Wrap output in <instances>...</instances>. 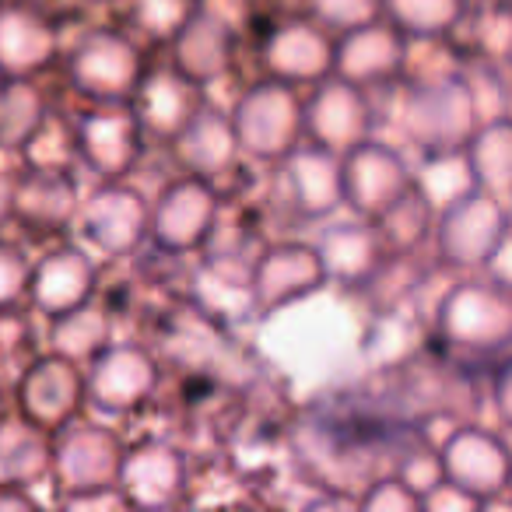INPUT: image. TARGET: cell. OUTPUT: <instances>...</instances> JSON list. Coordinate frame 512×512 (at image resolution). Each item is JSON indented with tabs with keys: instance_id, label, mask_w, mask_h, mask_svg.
I'll return each instance as SVG.
<instances>
[{
	"instance_id": "1",
	"label": "cell",
	"mask_w": 512,
	"mask_h": 512,
	"mask_svg": "<svg viewBox=\"0 0 512 512\" xmlns=\"http://www.w3.org/2000/svg\"><path fill=\"white\" fill-rule=\"evenodd\" d=\"M393 8H397V15L407 18V22L435 25V22H449L460 4H456V0H393Z\"/></svg>"
},
{
	"instance_id": "2",
	"label": "cell",
	"mask_w": 512,
	"mask_h": 512,
	"mask_svg": "<svg viewBox=\"0 0 512 512\" xmlns=\"http://www.w3.org/2000/svg\"><path fill=\"white\" fill-rule=\"evenodd\" d=\"M330 18H365L372 8H376V0H316Z\"/></svg>"
}]
</instances>
